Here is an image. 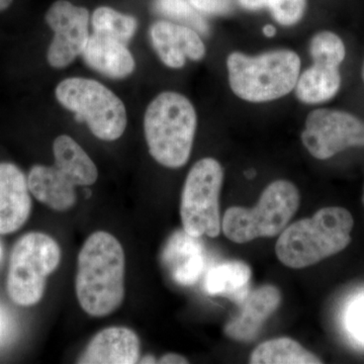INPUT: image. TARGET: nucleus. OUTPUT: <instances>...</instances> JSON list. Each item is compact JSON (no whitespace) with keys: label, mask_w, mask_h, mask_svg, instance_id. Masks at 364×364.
<instances>
[{"label":"nucleus","mask_w":364,"mask_h":364,"mask_svg":"<svg viewBox=\"0 0 364 364\" xmlns=\"http://www.w3.org/2000/svg\"><path fill=\"white\" fill-rule=\"evenodd\" d=\"M126 254L116 237L105 231L90 235L79 251L75 291L87 315L104 318L123 305Z\"/></svg>","instance_id":"1"},{"label":"nucleus","mask_w":364,"mask_h":364,"mask_svg":"<svg viewBox=\"0 0 364 364\" xmlns=\"http://www.w3.org/2000/svg\"><path fill=\"white\" fill-rule=\"evenodd\" d=\"M353 217L346 208H321L280 233L275 252L282 264L301 269L341 252L351 242Z\"/></svg>","instance_id":"2"},{"label":"nucleus","mask_w":364,"mask_h":364,"mask_svg":"<svg viewBox=\"0 0 364 364\" xmlns=\"http://www.w3.org/2000/svg\"><path fill=\"white\" fill-rule=\"evenodd\" d=\"M228 82L237 97L250 104H267L294 91L301 61L289 49L272 50L258 55L235 51L226 59Z\"/></svg>","instance_id":"3"},{"label":"nucleus","mask_w":364,"mask_h":364,"mask_svg":"<svg viewBox=\"0 0 364 364\" xmlns=\"http://www.w3.org/2000/svg\"><path fill=\"white\" fill-rule=\"evenodd\" d=\"M198 116L188 97L176 91L159 93L144 116V134L153 159L167 168L188 162L195 141Z\"/></svg>","instance_id":"4"},{"label":"nucleus","mask_w":364,"mask_h":364,"mask_svg":"<svg viewBox=\"0 0 364 364\" xmlns=\"http://www.w3.org/2000/svg\"><path fill=\"white\" fill-rule=\"evenodd\" d=\"M299 203L301 196L293 182L273 181L264 189L255 208L227 210L223 218V232L230 241L238 244L277 236L296 214Z\"/></svg>","instance_id":"5"},{"label":"nucleus","mask_w":364,"mask_h":364,"mask_svg":"<svg viewBox=\"0 0 364 364\" xmlns=\"http://www.w3.org/2000/svg\"><path fill=\"white\" fill-rule=\"evenodd\" d=\"M62 259L58 242L40 232L23 235L14 244L9 259L6 291L16 305H37L44 296L47 279Z\"/></svg>","instance_id":"6"},{"label":"nucleus","mask_w":364,"mask_h":364,"mask_svg":"<svg viewBox=\"0 0 364 364\" xmlns=\"http://www.w3.org/2000/svg\"><path fill=\"white\" fill-rule=\"evenodd\" d=\"M62 107L85 122L91 133L102 141H116L126 131L128 114L121 98L92 79H64L55 90Z\"/></svg>","instance_id":"7"},{"label":"nucleus","mask_w":364,"mask_h":364,"mask_svg":"<svg viewBox=\"0 0 364 364\" xmlns=\"http://www.w3.org/2000/svg\"><path fill=\"white\" fill-rule=\"evenodd\" d=\"M224 169L214 158L198 160L189 170L181 203L182 227L191 236L215 238L221 233L220 193Z\"/></svg>","instance_id":"8"},{"label":"nucleus","mask_w":364,"mask_h":364,"mask_svg":"<svg viewBox=\"0 0 364 364\" xmlns=\"http://www.w3.org/2000/svg\"><path fill=\"white\" fill-rule=\"evenodd\" d=\"M301 140L316 159H330L349 148L364 147V121L341 109H313L306 117Z\"/></svg>","instance_id":"9"},{"label":"nucleus","mask_w":364,"mask_h":364,"mask_svg":"<svg viewBox=\"0 0 364 364\" xmlns=\"http://www.w3.org/2000/svg\"><path fill=\"white\" fill-rule=\"evenodd\" d=\"M46 21L54 32L48 48V63L53 68H65L82 54L87 44L90 37V13L85 7L58 0L48 9Z\"/></svg>","instance_id":"10"},{"label":"nucleus","mask_w":364,"mask_h":364,"mask_svg":"<svg viewBox=\"0 0 364 364\" xmlns=\"http://www.w3.org/2000/svg\"><path fill=\"white\" fill-rule=\"evenodd\" d=\"M150 39L162 63L171 69H181L188 60L200 61L207 54L198 32L173 21H155L150 28Z\"/></svg>","instance_id":"11"},{"label":"nucleus","mask_w":364,"mask_h":364,"mask_svg":"<svg viewBox=\"0 0 364 364\" xmlns=\"http://www.w3.org/2000/svg\"><path fill=\"white\" fill-rule=\"evenodd\" d=\"M32 205L23 172L13 163H0V235L20 230L30 218Z\"/></svg>","instance_id":"12"},{"label":"nucleus","mask_w":364,"mask_h":364,"mask_svg":"<svg viewBox=\"0 0 364 364\" xmlns=\"http://www.w3.org/2000/svg\"><path fill=\"white\" fill-rule=\"evenodd\" d=\"M282 294L277 287L263 286L249 293L240 311L227 323L225 334L238 342L254 341L267 318L277 310Z\"/></svg>","instance_id":"13"},{"label":"nucleus","mask_w":364,"mask_h":364,"mask_svg":"<svg viewBox=\"0 0 364 364\" xmlns=\"http://www.w3.org/2000/svg\"><path fill=\"white\" fill-rule=\"evenodd\" d=\"M141 343L135 331L109 327L90 340L77 358L80 364H134L140 360Z\"/></svg>","instance_id":"14"},{"label":"nucleus","mask_w":364,"mask_h":364,"mask_svg":"<svg viewBox=\"0 0 364 364\" xmlns=\"http://www.w3.org/2000/svg\"><path fill=\"white\" fill-rule=\"evenodd\" d=\"M198 239L184 230L176 231L163 248V267L179 286H193L202 275L205 255V248Z\"/></svg>","instance_id":"15"},{"label":"nucleus","mask_w":364,"mask_h":364,"mask_svg":"<svg viewBox=\"0 0 364 364\" xmlns=\"http://www.w3.org/2000/svg\"><path fill=\"white\" fill-rule=\"evenodd\" d=\"M26 178L33 198L53 210L67 212L77 203V186L56 165H35Z\"/></svg>","instance_id":"16"},{"label":"nucleus","mask_w":364,"mask_h":364,"mask_svg":"<svg viewBox=\"0 0 364 364\" xmlns=\"http://www.w3.org/2000/svg\"><path fill=\"white\" fill-rule=\"evenodd\" d=\"M81 56L91 69L109 78L128 77L136 68L135 59L126 44L95 33Z\"/></svg>","instance_id":"17"},{"label":"nucleus","mask_w":364,"mask_h":364,"mask_svg":"<svg viewBox=\"0 0 364 364\" xmlns=\"http://www.w3.org/2000/svg\"><path fill=\"white\" fill-rule=\"evenodd\" d=\"M341 85L339 67L313 63L301 72L294 91L299 102L315 105L333 100L338 95Z\"/></svg>","instance_id":"18"},{"label":"nucleus","mask_w":364,"mask_h":364,"mask_svg":"<svg viewBox=\"0 0 364 364\" xmlns=\"http://www.w3.org/2000/svg\"><path fill=\"white\" fill-rule=\"evenodd\" d=\"M55 164L76 186H90L97 181V165L73 138L61 135L53 143Z\"/></svg>","instance_id":"19"},{"label":"nucleus","mask_w":364,"mask_h":364,"mask_svg":"<svg viewBox=\"0 0 364 364\" xmlns=\"http://www.w3.org/2000/svg\"><path fill=\"white\" fill-rule=\"evenodd\" d=\"M251 268L243 261H226L208 272L205 289L212 296L228 298L240 305L249 294Z\"/></svg>","instance_id":"20"},{"label":"nucleus","mask_w":364,"mask_h":364,"mask_svg":"<svg viewBox=\"0 0 364 364\" xmlns=\"http://www.w3.org/2000/svg\"><path fill=\"white\" fill-rule=\"evenodd\" d=\"M252 364H318L321 359L291 338L270 340L258 345L250 356Z\"/></svg>","instance_id":"21"},{"label":"nucleus","mask_w":364,"mask_h":364,"mask_svg":"<svg viewBox=\"0 0 364 364\" xmlns=\"http://www.w3.org/2000/svg\"><path fill=\"white\" fill-rule=\"evenodd\" d=\"M93 33L127 44L135 36L138 21L134 16L119 13L109 6L95 9L91 18Z\"/></svg>","instance_id":"22"},{"label":"nucleus","mask_w":364,"mask_h":364,"mask_svg":"<svg viewBox=\"0 0 364 364\" xmlns=\"http://www.w3.org/2000/svg\"><path fill=\"white\" fill-rule=\"evenodd\" d=\"M242 9L248 11L268 9L273 20L282 26H294L303 20L306 0H237Z\"/></svg>","instance_id":"23"},{"label":"nucleus","mask_w":364,"mask_h":364,"mask_svg":"<svg viewBox=\"0 0 364 364\" xmlns=\"http://www.w3.org/2000/svg\"><path fill=\"white\" fill-rule=\"evenodd\" d=\"M313 63L339 67L346 58L343 40L331 31H321L313 36L309 44Z\"/></svg>","instance_id":"24"},{"label":"nucleus","mask_w":364,"mask_h":364,"mask_svg":"<svg viewBox=\"0 0 364 364\" xmlns=\"http://www.w3.org/2000/svg\"><path fill=\"white\" fill-rule=\"evenodd\" d=\"M154 9L156 13L191 26L196 32L208 33L207 21L200 13L189 4L188 0H155Z\"/></svg>","instance_id":"25"},{"label":"nucleus","mask_w":364,"mask_h":364,"mask_svg":"<svg viewBox=\"0 0 364 364\" xmlns=\"http://www.w3.org/2000/svg\"><path fill=\"white\" fill-rule=\"evenodd\" d=\"M198 13L224 16L232 11V0H188Z\"/></svg>","instance_id":"26"},{"label":"nucleus","mask_w":364,"mask_h":364,"mask_svg":"<svg viewBox=\"0 0 364 364\" xmlns=\"http://www.w3.org/2000/svg\"><path fill=\"white\" fill-rule=\"evenodd\" d=\"M349 326L351 331L364 342V299L352 308L349 314Z\"/></svg>","instance_id":"27"},{"label":"nucleus","mask_w":364,"mask_h":364,"mask_svg":"<svg viewBox=\"0 0 364 364\" xmlns=\"http://www.w3.org/2000/svg\"><path fill=\"white\" fill-rule=\"evenodd\" d=\"M159 363H167V364H184L188 363V359L183 358V356L179 355L176 353H167L158 361Z\"/></svg>","instance_id":"28"},{"label":"nucleus","mask_w":364,"mask_h":364,"mask_svg":"<svg viewBox=\"0 0 364 364\" xmlns=\"http://www.w3.org/2000/svg\"><path fill=\"white\" fill-rule=\"evenodd\" d=\"M262 33L267 38H273L277 35V28L273 25H265L263 26Z\"/></svg>","instance_id":"29"},{"label":"nucleus","mask_w":364,"mask_h":364,"mask_svg":"<svg viewBox=\"0 0 364 364\" xmlns=\"http://www.w3.org/2000/svg\"><path fill=\"white\" fill-rule=\"evenodd\" d=\"M14 0H0V11H6L13 4Z\"/></svg>","instance_id":"30"},{"label":"nucleus","mask_w":364,"mask_h":364,"mask_svg":"<svg viewBox=\"0 0 364 364\" xmlns=\"http://www.w3.org/2000/svg\"><path fill=\"white\" fill-rule=\"evenodd\" d=\"M4 327H6V321H4L2 314L0 313V336H1L2 332L4 331Z\"/></svg>","instance_id":"31"},{"label":"nucleus","mask_w":364,"mask_h":364,"mask_svg":"<svg viewBox=\"0 0 364 364\" xmlns=\"http://www.w3.org/2000/svg\"><path fill=\"white\" fill-rule=\"evenodd\" d=\"M141 363H155V358L150 356V358H145L143 359V361H140Z\"/></svg>","instance_id":"32"},{"label":"nucleus","mask_w":364,"mask_h":364,"mask_svg":"<svg viewBox=\"0 0 364 364\" xmlns=\"http://www.w3.org/2000/svg\"><path fill=\"white\" fill-rule=\"evenodd\" d=\"M361 76H363V82H364V61L363 64V70H361Z\"/></svg>","instance_id":"33"},{"label":"nucleus","mask_w":364,"mask_h":364,"mask_svg":"<svg viewBox=\"0 0 364 364\" xmlns=\"http://www.w3.org/2000/svg\"><path fill=\"white\" fill-rule=\"evenodd\" d=\"M1 257H2V248H1V245H0V259H1Z\"/></svg>","instance_id":"34"},{"label":"nucleus","mask_w":364,"mask_h":364,"mask_svg":"<svg viewBox=\"0 0 364 364\" xmlns=\"http://www.w3.org/2000/svg\"><path fill=\"white\" fill-rule=\"evenodd\" d=\"M363 203H364V195H363Z\"/></svg>","instance_id":"35"}]
</instances>
